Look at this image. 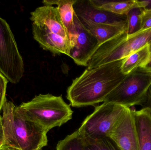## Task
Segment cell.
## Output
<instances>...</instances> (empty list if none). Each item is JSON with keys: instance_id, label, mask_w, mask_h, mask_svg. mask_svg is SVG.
Returning a JSON list of instances; mask_svg holds the SVG:
<instances>
[{"instance_id": "1", "label": "cell", "mask_w": 151, "mask_h": 150, "mask_svg": "<svg viewBox=\"0 0 151 150\" xmlns=\"http://www.w3.org/2000/svg\"><path fill=\"white\" fill-rule=\"evenodd\" d=\"M123 60L86 69L67 89L66 98L70 105L81 107L104 102L126 76L121 70Z\"/></svg>"}, {"instance_id": "2", "label": "cell", "mask_w": 151, "mask_h": 150, "mask_svg": "<svg viewBox=\"0 0 151 150\" xmlns=\"http://www.w3.org/2000/svg\"><path fill=\"white\" fill-rule=\"evenodd\" d=\"M16 107L12 102L5 100L1 117L3 132L1 147L33 150L47 146L48 131L24 118Z\"/></svg>"}, {"instance_id": "3", "label": "cell", "mask_w": 151, "mask_h": 150, "mask_svg": "<svg viewBox=\"0 0 151 150\" xmlns=\"http://www.w3.org/2000/svg\"><path fill=\"white\" fill-rule=\"evenodd\" d=\"M24 118L49 131L72 119L73 111L62 96L40 94L32 100L16 106Z\"/></svg>"}, {"instance_id": "4", "label": "cell", "mask_w": 151, "mask_h": 150, "mask_svg": "<svg viewBox=\"0 0 151 150\" xmlns=\"http://www.w3.org/2000/svg\"><path fill=\"white\" fill-rule=\"evenodd\" d=\"M151 40V28L130 36L124 32L101 44L90 60L87 69L123 60L148 45Z\"/></svg>"}, {"instance_id": "5", "label": "cell", "mask_w": 151, "mask_h": 150, "mask_svg": "<svg viewBox=\"0 0 151 150\" xmlns=\"http://www.w3.org/2000/svg\"><path fill=\"white\" fill-rule=\"evenodd\" d=\"M151 85V70L138 68L126 75L119 85L105 99L111 103L131 108L142 106Z\"/></svg>"}, {"instance_id": "6", "label": "cell", "mask_w": 151, "mask_h": 150, "mask_svg": "<svg viewBox=\"0 0 151 150\" xmlns=\"http://www.w3.org/2000/svg\"><path fill=\"white\" fill-rule=\"evenodd\" d=\"M126 107L104 103L96 107L77 129L83 140L96 141L108 137L115 123L125 112Z\"/></svg>"}, {"instance_id": "7", "label": "cell", "mask_w": 151, "mask_h": 150, "mask_svg": "<svg viewBox=\"0 0 151 150\" xmlns=\"http://www.w3.org/2000/svg\"><path fill=\"white\" fill-rule=\"evenodd\" d=\"M0 72L8 81L17 84L24 67L15 37L6 20L0 17Z\"/></svg>"}, {"instance_id": "8", "label": "cell", "mask_w": 151, "mask_h": 150, "mask_svg": "<svg viewBox=\"0 0 151 150\" xmlns=\"http://www.w3.org/2000/svg\"><path fill=\"white\" fill-rule=\"evenodd\" d=\"M73 20L75 29L69 36V56L77 65L87 67L100 45L97 39L83 26L75 12Z\"/></svg>"}, {"instance_id": "9", "label": "cell", "mask_w": 151, "mask_h": 150, "mask_svg": "<svg viewBox=\"0 0 151 150\" xmlns=\"http://www.w3.org/2000/svg\"><path fill=\"white\" fill-rule=\"evenodd\" d=\"M108 137L113 140L121 150H139L133 108L126 107Z\"/></svg>"}, {"instance_id": "10", "label": "cell", "mask_w": 151, "mask_h": 150, "mask_svg": "<svg viewBox=\"0 0 151 150\" xmlns=\"http://www.w3.org/2000/svg\"><path fill=\"white\" fill-rule=\"evenodd\" d=\"M73 9L80 20L112 25H127V15H118L99 9L91 3L89 0H76Z\"/></svg>"}, {"instance_id": "11", "label": "cell", "mask_w": 151, "mask_h": 150, "mask_svg": "<svg viewBox=\"0 0 151 150\" xmlns=\"http://www.w3.org/2000/svg\"><path fill=\"white\" fill-rule=\"evenodd\" d=\"M32 23L68 39L69 35L62 20L57 7L44 5L31 13Z\"/></svg>"}, {"instance_id": "12", "label": "cell", "mask_w": 151, "mask_h": 150, "mask_svg": "<svg viewBox=\"0 0 151 150\" xmlns=\"http://www.w3.org/2000/svg\"><path fill=\"white\" fill-rule=\"evenodd\" d=\"M32 31L34 38L42 48L54 54H63L69 56L68 39L34 23H32Z\"/></svg>"}, {"instance_id": "13", "label": "cell", "mask_w": 151, "mask_h": 150, "mask_svg": "<svg viewBox=\"0 0 151 150\" xmlns=\"http://www.w3.org/2000/svg\"><path fill=\"white\" fill-rule=\"evenodd\" d=\"M139 150H151V111L148 107L133 108Z\"/></svg>"}, {"instance_id": "14", "label": "cell", "mask_w": 151, "mask_h": 150, "mask_svg": "<svg viewBox=\"0 0 151 150\" xmlns=\"http://www.w3.org/2000/svg\"><path fill=\"white\" fill-rule=\"evenodd\" d=\"M80 21L86 29L97 39L100 45L103 43L123 33L127 30V25H112L97 23L87 20H80Z\"/></svg>"}, {"instance_id": "15", "label": "cell", "mask_w": 151, "mask_h": 150, "mask_svg": "<svg viewBox=\"0 0 151 150\" xmlns=\"http://www.w3.org/2000/svg\"><path fill=\"white\" fill-rule=\"evenodd\" d=\"M96 9L118 15H127L132 9L141 8L140 1L137 0L127 1H99L89 0Z\"/></svg>"}, {"instance_id": "16", "label": "cell", "mask_w": 151, "mask_h": 150, "mask_svg": "<svg viewBox=\"0 0 151 150\" xmlns=\"http://www.w3.org/2000/svg\"><path fill=\"white\" fill-rule=\"evenodd\" d=\"M150 58L148 45L124 58L121 66L124 75H127L138 68H144L148 64Z\"/></svg>"}, {"instance_id": "17", "label": "cell", "mask_w": 151, "mask_h": 150, "mask_svg": "<svg viewBox=\"0 0 151 150\" xmlns=\"http://www.w3.org/2000/svg\"><path fill=\"white\" fill-rule=\"evenodd\" d=\"M76 1V0H44L42 1L44 5H57L69 36L75 29L73 4Z\"/></svg>"}, {"instance_id": "18", "label": "cell", "mask_w": 151, "mask_h": 150, "mask_svg": "<svg viewBox=\"0 0 151 150\" xmlns=\"http://www.w3.org/2000/svg\"><path fill=\"white\" fill-rule=\"evenodd\" d=\"M142 11L143 8L137 7L130 10L127 14L126 33L128 36L134 35L141 31Z\"/></svg>"}, {"instance_id": "19", "label": "cell", "mask_w": 151, "mask_h": 150, "mask_svg": "<svg viewBox=\"0 0 151 150\" xmlns=\"http://www.w3.org/2000/svg\"><path fill=\"white\" fill-rule=\"evenodd\" d=\"M56 150H84L83 139L78 130L59 141Z\"/></svg>"}, {"instance_id": "20", "label": "cell", "mask_w": 151, "mask_h": 150, "mask_svg": "<svg viewBox=\"0 0 151 150\" xmlns=\"http://www.w3.org/2000/svg\"><path fill=\"white\" fill-rule=\"evenodd\" d=\"M83 140L84 150H121L113 140L109 137L96 141Z\"/></svg>"}, {"instance_id": "21", "label": "cell", "mask_w": 151, "mask_h": 150, "mask_svg": "<svg viewBox=\"0 0 151 150\" xmlns=\"http://www.w3.org/2000/svg\"><path fill=\"white\" fill-rule=\"evenodd\" d=\"M8 82L7 79L0 72V112L2 109L4 102L7 99L6 93Z\"/></svg>"}, {"instance_id": "22", "label": "cell", "mask_w": 151, "mask_h": 150, "mask_svg": "<svg viewBox=\"0 0 151 150\" xmlns=\"http://www.w3.org/2000/svg\"><path fill=\"white\" fill-rule=\"evenodd\" d=\"M151 28V11L143 9L141 31Z\"/></svg>"}, {"instance_id": "23", "label": "cell", "mask_w": 151, "mask_h": 150, "mask_svg": "<svg viewBox=\"0 0 151 150\" xmlns=\"http://www.w3.org/2000/svg\"><path fill=\"white\" fill-rule=\"evenodd\" d=\"M142 107H149L151 111V85L147 91L145 99Z\"/></svg>"}, {"instance_id": "24", "label": "cell", "mask_w": 151, "mask_h": 150, "mask_svg": "<svg viewBox=\"0 0 151 150\" xmlns=\"http://www.w3.org/2000/svg\"><path fill=\"white\" fill-rule=\"evenodd\" d=\"M141 8L145 10L151 11V1H139Z\"/></svg>"}, {"instance_id": "25", "label": "cell", "mask_w": 151, "mask_h": 150, "mask_svg": "<svg viewBox=\"0 0 151 150\" xmlns=\"http://www.w3.org/2000/svg\"><path fill=\"white\" fill-rule=\"evenodd\" d=\"M3 141V132L2 126L1 116L0 115V149L1 147Z\"/></svg>"}, {"instance_id": "26", "label": "cell", "mask_w": 151, "mask_h": 150, "mask_svg": "<svg viewBox=\"0 0 151 150\" xmlns=\"http://www.w3.org/2000/svg\"><path fill=\"white\" fill-rule=\"evenodd\" d=\"M148 45V46H149L150 54V61L148 63V64L144 68L148 70H151V40L149 42V44Z\"/></svg>"}, {"instance_id": "27", "label": "cell", "mask_w": 151, "mask_h": 150, "mask_svg": "<svg viewBox=\"0 0 151 150\" xmlns=\"http://www.w3.org/2000/svg\"><path fill=\"white\" fill-rule=\"evenodd\" d=\"M0 150H22L19 149H16V148H9V147H1L0 149ZM33 150H42V149L39 148V149H36Z\"/></svg>"}]
</instances>
